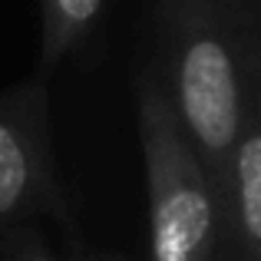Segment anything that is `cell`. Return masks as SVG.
Listing matches in <instances>:
<instances>
[{
	"instance_id": "cell-2",
	"label": "cell",
	"mask_w": 261,
	"mask_h": 261,
	"mask_svg": "<svg viewBox=\"0 0 261 261\" xmlns=\"http://www.w3.org/2000/svg\"><path fill=\"white\" fill-rule=\"evenodd\" d=\"M136 126L149 192V261H218L215 185L192 149L155 63L136 76Z\"/></svg>"
},
{
	"instance_id": "cell-7",
	"label": "cell",
	"mask_w": 261,
	"mask_h": 261,
	"mask_svg": "<svg viewBox=\"0 0 261 261\" xmlns=\"http://www.w3.org/2000/svg\"><path fill=\"white\" fill-rule=\"evenodd\" d=\"M225 10L231 13L235 27L242 30V37L258 40V23H261V0H222Z\"/></svg>"
},
{
	"instance_id": "cell-8",
	"label": "cell",
	"mask_w": 261,
	"mask_h": 261,
	"mask_svg": "<svg viewBox=\"0 0 261 261\" xmlns=\"http://www.w3.org/2000/svg\"><path fill=\"white\" fill-rule=\"evenodd\" d=\"M218 261H231V258H228V255H222V251H218Z\"/></svg>"
},
{
	"instance_id": "cell-6",
	"label": "cell",
	"mask_w": 261,
	"mask_h": 261,
	"mask_svg": "<svg viewBox=\"0 0 261 261\" xmlns=\"http://www.w3.org/2000/svg\"><path fill=\"white\" fill-rule=\"evenodd\" d=\"M0 261H60L30 225L0 228Z\"/></svg>"
},
{
	"instance_id": "cell-4",
	"label": "cell",
	"mask_w": 261,
	"mask_h": 261,
	"mask_svg": "<svg viewBox=\"0 0 261 261\" xmlns=\"http://www.w3.org/2000/svg\"><path fill=\"white\" fill-rule=\"evenodd\" d=\"M261 76L245 86L238 136L215 178L222 255L231 261H261Z\"/></svg>"
},
{
	"instance_id": "cell-1",
	"label": "cell",
	"mask_w": 261,
	"mask_h": 261,
	"mask_svg": "<svg viewBox=\"0 0 261 261\" xmlns=\"http://www.w3.org/2000/svg\"><path fill=\"white\" fill-rule=\"evenodd\" d=\"M155 70L215 185L242 126L245 86L258 76V40L242 37L222 0H152Z\"/></svg>"
},
{
	"instance_id": "cell-9",
	"label": "cell",
	"mask_w": 261,
	"mask_h": 261,
	"mask_svg": "<svg viewBox=\"0 0 261 261\" xmlns=\"http://www.w3.org/2000/svg\"><path fill=\"white\" fill-rule=\"evenodd\" d=\"M89 261H116V258H89Z\"/></svg>"
},
{
	"instance_id": "cell-3",
	"label": "cell",
	"mask_w": 261,
	"mask_h": 261,
	"mask_svg": "<svg viewBox=\"0 0 261 261\" xmlns=\"http://www.w3.org/2000/svg\"><path fill=\"white\" fill-rule=\"evenodd\" d=\"M33 212L66 218L43 80H27L0 93V228L27 225Z\"/></svg>"
},
{
	"instance_id": "cell-5",
	"label": "cell",
	"mask_w": 261,
	"mask_h": 261,
	"mask_svg": "<svg viewBox=\"0 0 261 261\" xmlns=\"http://www.w3.org/2000/svg\"><path fill=\"white\" fill-rule=\"evenodd\" d=\"M106 0H40V73L37 80L50 76L73 50L89 40L102 17Z\"/></svg>"
}]
</instances>
